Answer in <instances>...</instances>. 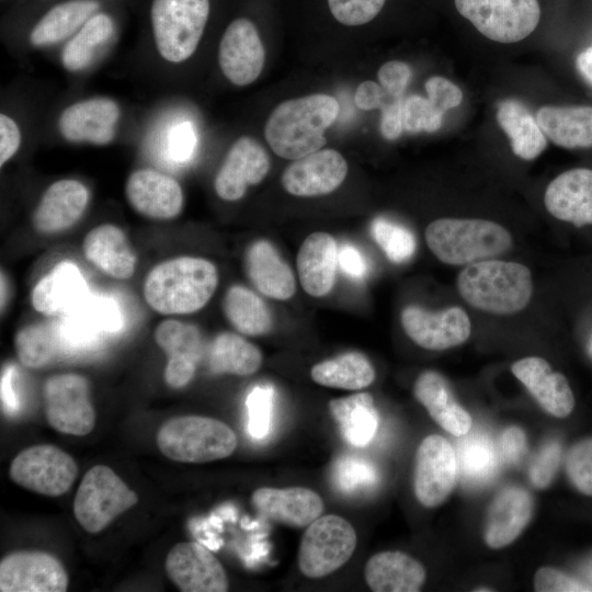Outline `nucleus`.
I'll return each mask as SVG.
<instances>
[{"label": "nucleus", "instance_id": "obj_26", "mask_svg": "<svg viewBox=\"0 0 592 592\" xmlns=\"http://www.w3.org/2000/svg\"><path fill=\"white\" fill-rule=\"evenodd\" d=\"M544 203L557 219L576 226L592 224V170L571 169L556 177L546 189Z\"/></svg>", "mask_w": 592, "mask_h": 592}, {"label": "nucleus", "instance_id": "obj_50", "mask_svg": "<svg viewBox=\"0 0 592 592\" xmlns=\"http://www.w3.org/2000/svg\"><path fill=\"white\" fill-rule=\"evenodd\" d=\"M561 452L560 443L554 440L545 443L534 456L528 475L536 488L544 489L550 485L558 470Z\"/></svg>", "mask_w": 592, "mask_h": 592}, {"label": "nucleus", "instance_id": "obj_51", "mask_svg": "<svg viewBox=\"0 0 592 592\" xmlns=\"http://www.w3.org/2000/svg\"><path fill=\"white\" fill-rule=\"evenodd\" d=\"M534 588L537 592H581L592 590L584 583L551 567H543L536 571Z\"/></svg>", "mask_w": 592, "mask_h": 592}, {"label": "nucleus", "instance_id": "obj_49", "mask_svg": "<svg viewBox=\"0 0 592 592\" xmlns=\"http://www.w3.org/2000/svg\"><path fill=\"white\" fill-rule=\"evenodd\" d=\"M386 0H328L337 21L355 26L372 21L383 9Z\"/></svg>", "mask_w": 592, "mask_h": 592}, {"label": "nucleus", "instance_id": "obj_31", "mask_svg": "<svg viewBox=\"0 0 592 592\" xmlns=\"http://www.w3.org/2000/svg\"><path fill=\"white\" fill-rule=\"evenodd\" d=\"M365 580L374 592H417L425 581V569L402 551H382L365 566Z\"/></svg>", "mask_w": 592, "mask_h": 592}, {"label": "nucleus", "instance_id": "obj_42", "mask_svg": "<svg viewBox=\"0 0 592 592\" xmlns=\"http://www.w3.org/2000/svg\"><path fill=\"white\" fill-rule=\"evenodd\" d=\"M77 314L76 318L83 320L84 323L69 321L65 327L66 331H60L64 344L67 340L69 345L84 346L92 343L101 332L115 331L119 326L118 311L115 305L107 300H91L79 308Z\"/></svg>", "mask_w": 592, "mask_h": 592}, {"label": "nucleus", "instance_id": "obj_25", "mask_svg": "<svg viewBox=\"0 0 592 592\" xmlns=\"http://www.w3.org/2000/svg\"><path fill=\"white\" fill-rule=\"evenodd\" d=\"M88 201V190L81 182L72 179L56 181L41 197L33 215V225L41 234L61 232L81 218Z\"/></svg>", "mask_w": 592, "mask_h": 592}, {"label": "nucleus", "instance_id": "obj_11", "mask_svg": "<svg viewBox=\"0 0 592 592\" xmlns=\"http://www.w3.org/2000/svg\"><path fill=\"white\" fill-rule=\"evenodd\" d=\"M45 414L56 431L76 436L90 433L95 424V411L90 400V386L78 374H59L44 385Z\"/></svg>", "mask_w": 592, "mask_h": 592}, {"label": "nucleus", "instance_id": "obj_5", "mask_svg": "<svg viewBox=\"0 0 592 592\" xmlns=\"http://www.w3.org/2000/svg\"><path fill=\"white\" fill-rule=\"evenodd\" d=\"M157 445L168 458L181 463H207L228 457L237 436L225 422L202 415H181L166 421Z\"/></svg>", "mask_w": 592, "mask_h": 592}, {"label": "nucleus", "instance_id": "obj_35", "mask_svg": "<svg viewBox=\"0 0 592 592\" xmlns=\"http://www.w3.org/2000/svg\"><path fill=\"white\" fill-rule=\"evenodd\" d=\"M497 121L511 140L513 152L524 159L533 160L547 147V139L536 117L519 100L508 99L499 103Z\"/></svg>", "mask_w": 592, "mask_h": 592}, {"label": "nucleus", "instance_id": "obj_16", "mask_svg": "<svg viewBox=\"0 0 592 592\" xmlns=\"http://www.w3.org/2000/svg\"><path fill=\"white\" fill-rule=\"evenodd\" d=\"M401 325L414 343L434 351L464 343L471 330L469 317L459 307L430 311L408 306L401 312Z\"/></svg>", "mask_w": 592, "mask_h": 592}, {"label": "nucleus", "instance_id": "obj_19", "mask_svg": "<svg viewBox=\"0 0 592 592\" xmlns=\"http://www.w3.org/2000/svg\"><path fill=\"white\" fill-rule=\"evenodd\" d=\"M153 338L168 355L163 374L167 385L175 389L186 386L195 375L203 352L202 337L197 327L168 319L156 327Z\"/></svg>", "mask_w": 592, "mask_h": 592}, {"label": "nucleus", "instance_id": "obj_23", "mask_svg": "<svg viewBox=\"0 0 592 592\" xmlns=\"http://www.w3.org/2000/svg\"><path fill=\"white\" fill-rule=\"evenodd\" d=\"M251 502L266 520L291 527H305L321 516L323 501L311 489L304 487L257 489Z\"/></svg>", "mask_w": 592, "mask_h": 592}, {"label": "nucleus", "instance_id": "obj_36", "mask_svg": "<svg viewBox=\"0 0 592 592\" xmlns=\"http://www.w3.org/2000/svg\"><path fill=\"white\" fill-rule=\"evenodd\" d=\"M99 9L95 0H68L53 7L34 25L30 43L42 47L67 38L81 27Z\"/></svg>", "mask_w": 592, "mask_h": 592}, {"label": "nucleus", "instance_id": "obj_7", "mask_svg": "<svg viewBox=\"0 0 592 592\" xmlns=\"http://www.w3.org/2000/svg\"><path fill=\"white\" fill-rule=\"evenodd\" d=\"M137 501V494L110 467L95 465L77 489L73 514L83 530L95 534Z\"/></svg>", "mask_w": 592, "mask_h": 592}, {"label": "nucleus", "instance_id": "obj_21", "mask_svg": "<svg viewBox=\"0 0 592 592\" xmlns=\"http://www.w3.org/2000/svg\"><path fill=\"white\" fill-rule=\"evenodd\" d=\"M129 205L140 215L157 220L177 217L183 207V191L171 177L153 169L130 173L125 184Z\"/></svg>", "mask_w": 592, "mask_h": 592}, {"label": "nucleus", "instance_id": "obj_43", "mask_svg": "<svg viewBox=\"0 0 592 592\" xmlns=\"http://www.w3.org/2000/svg\"><path fill=\"white\" fill-rule=\"evenodd\" d=\"M456 457L462 475L475 482L489 479L498 467L496 448L482 434L470 435L463 440Z\"/></svg>", "mask_w": 592, "mask_h": 592}, {"label": "nucleus", "instance_id": "obj_17", "mask_svg": "<svg viewBox=\"0 0 592 592\" xmlns=\"http://www.w3.org/2000/svg\"><path fill=\"white\" fill-rule=\"evenodd\" d=\"M348 173L343 156L333 149H320L294 160L282 174V185L295 196H318L333 192Z\"/></svg>", "mask_w": 592, "mask_h": 592}, {"label": "nucleus", "instance_id": "obj_2", "mask_svg": "<svg viewBox=\"0 0 592 592\" xmlns=\"http://www.w3.org/2000/svg\"><path fill=\"white\" fill-rule=\"evenodd\" d=\"M338 101L328 94H310L278 104L269 116L264 135L271 149L280 157L299 159L320 150L326 144L325 132L335 121Z\"/></svg>", "mask_w": 592, "mask_h": 592}, {"label": "nucleus", "instance_id": "obj_12", "mask_svg": "<svg viewBox=\"0 0 592 592\" xmlns=\"http://www.w3.org/2000/svg\"><path fill=\"white\" fill-rule=\"evenodd\" d=\"M458 475L456 453L443 436H426L417 449L414 492L426 508L442 504L453 491Z\"/></svg>", "mask_w": 592, "mask_h": 592}, {"label": "nucleus", "instance_id": "obj_39", "mask_svg": "<svg viewBox=\"0 0 592 592\" xmlns=\"http://www.w3.org/2000/svg\"><path fill=\"white\" fill-rule=\"evenodd\" d=\"M226 318L240 333L262 335L272 328V316L263 300L252 291L231 286L223 301Z\"/></svg>", "mask_w": 592, "mask_h": 592}, {"label": "nucleus", "instance_id": "obj_32", "mask_svg": "<svg viewBox=\"0 0 592 592\" xmlns=\"http://www.w3.org/2000/svg\"><path fill=\"white\" fill-rule=\"evenodd\" d=\"M88 291L79 269L71 262H61L34 286L31 301L44 315H56L82 301Z\"/></svg>", "mask_w": 592, "mask_h": 592}, {"label": "nucleus", "instance_id": "obj_48", "mask_svg": "<svg viewBox=\"0 0 592 592\" xmlns=\"http://www.w3.org/2000/svg\"><path fill=\"white\" fill-rule=\"evenodd\" d=\"M274 390L271 386H255L247 398L249 433L254 439L267 435L271 425Z\"/></svg>", "mask_w": 592, "mask_h": 592}, {"label": "nucleus", "instance_id": "obj_47", "mask_svg": "<svg viewBox=\"0 0 592 592\" xmlns=\"http://www.w3.org/2000/svg\"><path fill=\"white\" fill-rule=\"evenodd\" d=\"M566 471L578 491L592 496V439L582 440L569 449Z\"/></svg>", "mask_w": 592, "mask_h": 592}, {"label": "nucleus", "instance_id": "obj_24", "mask_svg": "<svg viewBox=\"0 0 592 592\" xmlns=\"http://www.w3.org/2000/svg\"><path fill=\"white\" fill-rule=\"evenodd\" d=\"M512 373L522 382L539 406L556 418H566L574 407L567 378L554 372L542 357L530 356L513 363Z\"/></svg>", "mask_w": 592, "mask_h": 592}, {"label": "nucleus", "instance_id": "obj_41", "mask_svg": "<svg viewBox=\"0 0 592 592\" xmlns=\"http://www.w3.org/2000/svg\"><path fill=\"white\" fill-rule=\"evenodd\" d=\"M64 345L60 331L48 323H32L20 329L14 348L20 362L29 368H41L57 357Z\"/></svg>", "mask_w": 592, "mask_h": 592}, {"label": "nucleus", "instance_id": "obj_53", "mask_svg": "<svg viewBox=\"0 0 592 592\" xmlns=\"http://www.w3.org/2000/svg\"><path fill=\"white\" fill-rule=\"evenodd\" d=\"M411 68L399 60L385 62L378 70V80L385 92L395 99L401 98L411 79Z\"/></svg>", "mask_w": 592, "mask_h": 592}, {"label": "nucleus", "instance_id": "obj_46", "mask_svg": "<svg viewBox=\"0 0 592 592\" xmlns=\"http://www.w3.org/2000/svg\"><path fill=\"white\" fill-rule=\"evenodd\" d=\"M443 114L428 98L410 95L402 103L403 129L433 133L441 127Z\"/></svg>", "mask_w": 592, "mask_h": 592}, {"label": "nucleus", "instance_id": "obj_38", "mask_svg": "<svg viewBox=\"0 0 592 592\" xmlns=\"http://www.w3.org/2000/svg\"><path fill=\"white\" fill-rule=\"evenodd\" d=\"M261 363V351L236 333H220L210 345L208 365L215 374L248 376L255 373Z\"/></svg>", "mask_w": 592, "mask_h": 592}, {"label": "nucleus", "instance_id": "obj_58", "mask_svg": "<svg viewBox=\"0 0 592 592\" xmlns=\"http://www.w3.org/2000/svg\"><path fill=\"white\" fill-rule=\"evenodd\" d=\"M338 265L353 278H362L367 270L363 255L351 244H344L338 251Z\"/></svg>", "mask_w": 592, "mask_h": 592}, {"label": "nucleus", "instance_id": "obj_1", "mask_svg": "<svg viewBox=\"0 0 592 592\" xmlns=\"http://www.w3.org/2000/svg\"><path fill=\"white\" fill-rule=\"evenodd\" d=\"M218 285L216 266L207 259L182 255L166 260L147 274L143 293L162 315H186L203 308Z\"/></svg>", "mask_w": 592, "mask_h": 592}, {"label": "nucleus", "instance_id": "obj_15", "mask_svg": "<svg viewBox=\"0 0 592 592\" xmlns=\"http://www.w3.org/2000/svg\"><path fill=\"white\" fill-rule=\"evenodd\" d=\"M265 50L253 22L239 18L223 34L218 62L224 76L234 84L252 83L261 73Z\"/></svg>", "mask_w": 592, "mask_h": 592}, {"label": "nucleus", "instance_id": "obj_56", "mask_svg": "<svg viewBox=\"0 0 592 592\" xmlns=\"http://www.w3.org/2000/svg\"><path fill=\"white\" fill-rule=\"evenodd\" d=\"M401 98L395 99L391 103L383 105L380 133L385 139L395 140L400 137L403 130Z\"/></svg>", "mask_w": 592, "mask_h": 592}, {"label": "nucleus", "instance_id": "obj_22", "mask_svg": "<svg viewBox=\"0 0 592 592\" xmlns=\"http://www.w3.org/2000/svg\"><path fill=\"white\" fill-rule=\"evenodd\" d=\"M533 511L534 499L526 489L516 486L501 489L487 511L486 544L499 549L513 543L530 523Z\"/></svg>", "mask_w": 592, "mask_h": 592}, {"label": "nucleus", "instance_id": "obj_34", "mask_svg": "<svg viewBox=\"0 0 592 592\" xmlns=\"http://www.w3.org/2000/svg\"><path fill=\"white\" fill-rule=\"evenodd\" d=\"M329 411L342 437L351 445H366L377 431L379 417L368 392L332 399L329 401Z\"/></svg>", "mask_w": 592, "mask_h": 592}, {"label": "nucleus", "instance_id": "obj_14", "mask_svg": "<svg viewBox=\"0 0 592 592\" xmlns=\"http://www.w3.org/2000/svg\"><path fill=\"white\" fill-rule=\"evenodd\" d=\"M164 568L183 592H225L228 578L220 561L203 545L183 542L168 553Z\"/></svg>", "mask_w": 592, "mask_h": 592}, {"label": "nucleus", "instance_id": "obj_29", "mask_svg": "<svg viewBox=\"0 0 592 592\" xmlns=\"http://www.w3.org/2000/svg\"><path fill=\"white\" fill-rule=\"evenodd\" d=\"M338 246L327 232L310 234L297 254V271L304 291L314 297L325 296L333 286L338 266Z\"/></svg>", "mask_w": 592, "mask_h": 592}, {"label": "nucleus", "instance_id": "obj_52", "mask_svg": "<svg viewBox=\"0 0 592 592\" xmlns=\"http://www.w3.org/2000/svg\"><path fill=\"white\" fill-rule=\"evenodd\" d=\"M425 91L428 99L442 113L458 106L463 101V92L459 87L444 77L429 78L425 82Z\"/></svg>", "mask_w": 592, "mask_h": 592}, {"label": "nucleus", "instance_id": "obj_13", "mask_svg": "<svg viewBox=\"0 0 592 592\" xmlns=\"http://www.w3.org/2000/svg\"><path fill=\"white\" fill-rule=\"evenodd\" d=\"M68 583L65 567L52 554L21 550L1 559V592H64Z\"/></svg>", "mask_w": 592, "mask_h": 592}, {"label": "nucleus", "instance_id": "obj_18", "mask_svg": "<svg viewBox=\"0 0 592 592\" xmlns=\"http://www.w3.org/2000/svg\"><path fill=\"white\" fill-rule=\"evenodd\" d=\"M269 169L270 158L264 148L251 137H240L216 174L215 192L221 200L238 201L248 186L259 184L265 178Z\"/></svg>", "mask_w": 592, "mask_h": 592}, {"label": "nucleus", "instance_id": "obj_6", "mask_svg": "<svg viewBox=\"0 0 592 592\" xmlns=\"http://www.w3.org/2000/svg\"><path fill=\"white\" fill-rule=\"evenodd\" d=\"M209 14V0H153L152 34L159 55L179 64L196 50Z\"/></svg>", "mask_w": 592, "mask_h": 592}, {"label": "nucleus", "instance_id": "obj_30", "mask_svg": "<svg viewBox=\"0 0 592 592\" xmlns=\"http://www.w3.org/2000/svg\"><path fill=\"white\" fill-rule=\"evenodd\" d=\"M244 266L251 283L265 296L286 300L294 295L293 272L270 241L261 239L251 243Z\"/></svg>", "mask_w": 592, "mask_h": 592}, {"label": "nucleus", "instance_id": "obj_8", "mask_svg": "<svg viewBox=\"0 0 592 592\" xmlns=\"http://www.w3.org/2000/svg\"><path fill=\"white\" fill-rule=\"evenodd\" d=\"M356 533L351 523L330 514L310 523L300 540L298 566L308 578L326 577L343 566L356 547Z\"/></svg>", "mask_w": 592, "mask_h": 592}, {"label": "nucleus", "instance_id": "obj_4", "mask_svg": "<svg viewBox=\"0 0 592 592\" xmlns=\"http://www.w3.org/2000/svg\"><path fill=\"white\" fill-rule=\"evenodd\" d=\"M425 241L440 261L451 265L489 260L512 247L505 228L483 219H436L426 227Z\"/></svg>", "mask_w": 592, "mask_h": 592}, {"label": "nucleus", "instance_id": "obj_28", "mask_svg": "<svg viewBox=\"0 0 592 592\" xmlns=\"http://www.w3.org/2000/svg\"><path fill=\"white\" fill-rule=\"evenodd\" d=\"M414 396L431 418L445 431L462 437L471 428V417L456 401L446 378L435 371L421 373L414 383Z\"/></svg>", "mask_w": 592, "mask_h": 592}, {"label": "nucleus", "instance_id": "obj_60", "mask_svg": "<svg viewBox=\"0 0 592 592\" xmlns=\"http://www.w3.org/2000/svg\"><path fill=\"white\" fill-rule=\"evenodd\" d=\"M576 65L582 77L592 84V47L578 55Z\"/></svg>", "mask_w": 592, "mask_h": 592}, {"label": "nucleus", "instance_id": "obj_10", "mask_svg": "<svg viewBox=\"0 0 592 592\" xmlns=\"http://www.w3.org/2000/svg\"><path fill=\"white\" fill-rule=\"evenodd\" d=\"M77 475L78 467L75 459L50 444L23 449L10 466V477L16 485L49 497L67 492Z\"/></svg>", "mask_w": 592, "mask_h": 592}, {"label": "nucleus", "instance_id": "obj_37", "mask_svg": "<svg viewBox=\"0 0 592 592\" xmlns=\"http://www.w3.org/2000/svg\"><path fill=\"white\" fill-rule=\"evenodd\" d=\"M310 375L326 387L357 390L374 382L375 369L364 354L346 352L314 365Z\"/></svg>", "mask_w": 592, "mask_h": 592}, {"label": "nucleus", "instance_id": "obj_40", "mask_svg": "<svg viewBox=\"0 0 592 592\" xmlns=\"http://www.w3.org/2000/svg\"><path fill=\"white\" fill-rule=\"evenodd\" d=\"M114 24L105 13L92 15L66 44L61 61L68 71H79L89 66L95 53L110 39Z\"/></svg>", "mask_w": 592, "mask_h": 592}, {"label": "nucleus", "instance_id": "obj_45", "mask_svg": "<svg viewBox=\"0 0 592 592\" xmlns=\"http://www.w3.org/2000/svg\"><path fill=\"white\" fill-rule=\"evenodd\" d=\"M333 481L343 492H354L376 482L375 467L365 459L352 456L341 457L333 466Z\"/></svg>", "mask_w": 592, "mask_h": 592}, {"label": "nucleus", "instance_id": "obj_61", "mask_svg": "<svg viewBox=\"0 0 592 592\" xmlns=\"http://www.w3.org/2000/svg\"><path fill=\"white\" fill-rule=\"evenodd\" d=\"M475 591H477V592L488 591L489 592V591H492V590L491 589H476Z\"/></svg>", "mask_w": 592, "mask_h": 592}, {"label": "nucleus", "instance_id": "obj_33", "mask_svg": "<svg viewBox=\"0 0 592 592\" xmlns=\"http://www.w3.org/2000/svg\"><path fill=\"white\" fill-rule=\"evenodd\" d=\"M535 117L555 145L568 149L592 147V106L545 105L538 109Z\"/></svg>", "mask_w": 592, "mask_h": 592}, {"label": "nucleus", "instance_id": "obj_44", "mask_svg": "<svg viewBox=\"0 0 592 592\" xmlns=\"http://www.w3.org/2000/svg\"><path fill=\"white\" fill-rule=\"evenodd\" d=\"M371 230L374 240L390 261L402 263L413 255L415 239L406 227L385 218H376Z\"/></svg>", "mask_w": 592, "mask_h": 592}, {"label": "nucleus", "instance_id": "obj_9", "mask_svg": "<svg viewBox=\"0 0 592 592\" xmlns=\"http://www.w3.org/2000/svg\"><path fill=\"white\" fill-rule=\"evenodd\" d=\"M457 11L487 38L499 43L524 39L537 27V0H454Z\"/></svg>", "mask_w": 592, "mask_h": 592}, {"label": "nucleus", "instance_id": "obj_20", "mask_svg": "<svg viewBox=\"0 0 592 592\" xmlns=\"http://www.w3.org/2000/svg\"><path fill=\"white\" fill-rule=\"evenodd\" d=\"M119 106L110 98L96 96L67 106L59 116L58 130L71 143L107 145L115 137Z\"/></svg>", "mask_w": 592, "mask_h": 592}, {"label": "nucleus", "instance_id": "obj_54", "mask_svg": "<svg viewBox=\"0 0 592 592\" xmlns=\"http://www.w3.org/2000/svg\"><path fill=\"white\" fill-rule=\"evenodd\" d=\"M499 452L509 464L520 463L527 453L525 433L519 426H510L503 431L499 442Z\"/></svg>", "mask_w": 592, "mask_h": 592}, {"label": "nucleus", "instance_id": "obj_55", "mask_svg": "<svg viewBox=\"0 0 592 592\" xmlns=\"http://www.w3.org/2000/svg\"><path fill=\"white\" fill-rule=\"evenodd\" d=\"M21 132L13 118L0 115V164L8 162L19 150Z\"/></svg>", "mask_w": 592, "mask_h": 592}, {"label": "nucleus", "instance_id": "obj_27", "mask_svg": "<svg viewBox=\"0 0 592 592\" xmlns=\"http://www.w3.org/2000/svg\"><path fill=\"white\" fill-rule=\"evenodd\" d=\"M86 259L100 271L116 280L133 276L137 258L125 232L113 224L92 228L84 237Z\"/></svg>", "mask_w": 592, "mask_h": 592}, {"label": "nucleus", "instance_id": "obj_57", "mask_svg": "<svg viewBox=\"0 0 592 592\" xmlns=\"http://www.w3.org/2000/svg\"><path fill=\"white\" fill-rule=\"evenodd\" d=\"M195 146V136L189 123L172 129L170 135V151L175 160H186Z\"/></svg>", "mask_w": 592, "mask_h": 592}, {"label": "nucleus", "instance_id": "obj_3", "mask_svg": "<svg viewBox=\"0 0 592 592\" xmlns=\"http://www.w3.org/2000/svg\"><path fill=\"white\" fill-rule=\"evenodd\" d=\"M457 288L479 310L511 315L526 307L533 282L525 265L489 259L468 264L457 276Z\"/></svg>", "mask_w": 592, "mask_h": 592}, {"label": "nucleus", "instance_id": "obj_59", "mask_svg": "<svg viewBox=\"0 0 592 592\" xmlns=\"http://www.w3.org/2000/svg\"><path fill=\"white\" fill-rule=\"evenodd\" d=\"M385 90L383 87L374 81L362 82L355 92V104L358 109L371 111L377 107H382Z\"/></svg>", "mask_w": 592, "mask_h": 592}]
</instances>
